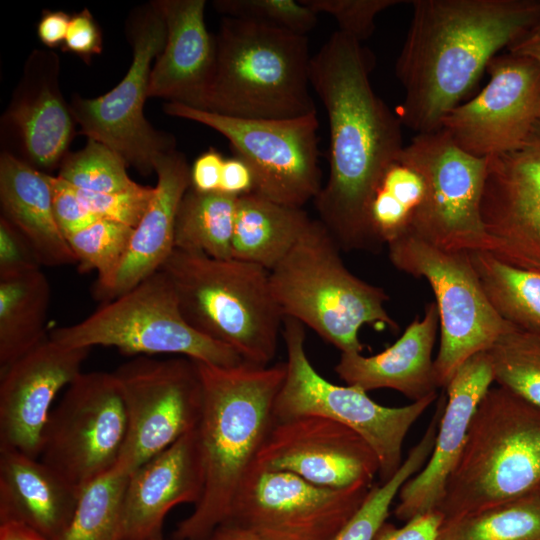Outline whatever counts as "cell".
<instances>
[{
    "label": "cell",
    "instance_id": "1",
    "mask_svg": "<svg viewBox=\"0 0 540 540\" xmlns=\"http://www.w3.org/2000/svg\"><path fill=\"white\" fill-rule=\"evenodd\" d=\"M370 53L335 31L311 57L310 85L329 122V176L315 197L318 220L342 250H374L366 208L385 167L403 150L402 123L372 89Z\"/></svg>",
    "mask_w": 540,
    "mask_h": 540
},
{
    "label": "cell",
    "instance_id": "2",
    "mask_svg": "<svg viewBox=\"0 0 540 540\" xmlns=\"http://www.w3.org/2000/svg\"><path fill=\"white\" fill-rule=\"evenodd\" d=\"M396 61L404 98L397 116L417 134L440 129L489 61L537 25L540 1L415 0Z\"/></svg>",
    "mask_w": 540,
    "mask_h": 540
},
{
    "label": "cell",
    "instance_id": "3",
    "mask_svg": "<svg viewBox=\"0 0 540 540\" xmlns=\"http://www.w3.org/2000/svg\"><path fill=\"white\" fill-rule=\"evenodd\" d=\"M196 364L203 390L196 432L204 487L191 514L178 523L174 540H211L228 520L275 422L274 404L286 372L285 362L260 366L244 361L231 367Z\"/></svg>",
    "mask_w": 540,
    "mask_h": 540
},
{
    "label": "cell",
    "instance_id": "4",
    "mask_svg": "<svg viewBox=\"0 0 540 540\" xmlns=\"http://www.w3.org/2000/svg\"><path fill=\"white\" fill-rule=\"evenodd\" d=\"M202 109L240 119H293L317 113L310 93L307 35L223 17Z\"/></svg>",
    "mask_w": 540,
    "mask_h": 540
},
{
    "label": "cell",
    "instance_id": "5",
    "mask_svg": "<svg viewBox=\"0 0 540 540\" xmlns=\"http://www.w3.org/2000/svg\"><path fill=\"white\" fill-rule=\"evenodd\" d=\"M540 407L497 386L481 399L438 511L443 522L537 493Z\"/></svg>",
    "mask_w": 540,
    "mask_h": 540
},
{
    "label": "cell",
    "instance_id": "6",
    "mask_svg": "<svg viewBox=\"0 0 540 540\" xmlns=\"http://www.w3.org/2000/svg\"><path fill=\"white\" fill-rule=\"evenodd\" d=\"M171 280L186 322L235 350L248 363L275 357L284 316L269 271L235 258L174 249L161 269Z\"/></svg>",
    "mask_w": 540,
    "mask_h": 540
},
{
    "label": "cell",
    "instance_id": "7",
    "mask_svg": "<svg viewBox=\"0 0 540 540\" xmlns=\"http://www.w3.org/2000/svg\"><path fill=\"white\" fill-rule=\"evenodd\" d=\"M341 248L320 220H312L289 253L269 272L273 296L284 317L307 325L341 353H361L364 325L397 329L381 287L345 266Z\"/></svg>",
    "mask_w": 540,
    "mask_h": 540
},
{
    "label": "cell",
    "instance_id": "8",
    "mask_svg": "<svg viewBox=\"0 0 540 540\" xmlns=\"http://www.w3.org/2000/svg\"><path fill=\"white\" fill-rule=\"evenodd\" d=\"M49 338L65 347H114L135 356L172 354L222 367L244 362L231 347L186 322L174 286L162 270L102 303L84 320L53 329Z\"/></svg>",
    "mask_w": 540,
    "mask_h": 540
},
{
    "label": "cell",
    "instance_id": "9",
    "mask_svg": "<svg viewBox=\"0 0 540 540\" xmlns=\"http://www.w3.org/2000/svg\"><path fill=\"white\" fill-rule=\"evenodd\" d=\"M286 372L274 404L275 421L320 416L358 433L379 461L380 483L388 481L403 463V443L411 427L436 400L437 393L400 407L376 403L353 385H336L322 377L305 351L304 325L283 319Z\"/></svg>",
    "mask_w": 540,
    "mask_h": 540
},
{
    "label": "cell",
    "instance_id": "10",
    "mask_svg": "<svg viewBox=\"0 0 540 540\" xmlns=\"http://www.w3.org/2000/svg\"><path fill=\"white\" fill-rule=\"evenodd\" d=\"M387 246L395 268L424 278L433 290L440 325L434 369L438 387L445 388L464 362L515 326L489 302L468 252L442 250L412 232Z\"/></svg>",
    "mask_w": 540,
    "mask_h": 540
},
{
    "label": "cell",
    "instance_id": "11",
    "mask_svg": "<svg viewBox=\"0 0 540 540\" xmlns=\"http://www.w3.org/2000/svg\"><path fill=\"white\" fill-rule=\"evenodd\" d=\"M125 35L132 63L123 79L97 98L74 95L69 106L81 134L114 150L139 173L150 175L155 159L176 149L174 137L153 128L143 113L152 62L167 39L166 23L155 1L130 12Z\"/></svg>",
    "mask_w": 540,
    "mask_h": 540
},
{
    "label": "cell",
    "instance_id": "12",
    "mask_svg": "<svg viewBox=\"0 0 540 540\" xmlns=\"http://www.w3.org/2000/svg\"><path fill=\"white\" fill-rule=\"evenodd\" d=\"M163 111L222 134L250 166L254 193L303 207L322 188L317 113L293 119H240L166 102Z\"/></svg>",
    "mask_w": 540,
    "mask_h": 540
},
{
    "label": "cell",
    "instance_id": "13",
    "mask_svg": "<svg viewBox=\"0 0 540 540\" xmlns=\"http://www.w3.org/2000/svg\"><path fill=\"white\" fill-rule=\"evenodd\" d=\"M127 433V411L114 373L81 372L50 413L39 460L80 492L117 465Z\"/></svg>",
    "mask_w": 540,
    "mask_h": 540
},
{
    "label": "cell",
    "instance_id": "14",
    "mask_svg": "<svg viewBox=\"0 0 540 540\" xmlns=\"http://www.w3.org/2000/svg\"><path fill=\"white\" fill-rule=\"evenodd\" d=\"M128 418L127 439L115 466L131 473L194 430L203 408L196 361L183 356H137L114 372Z\"/></svg>",
    "mask_w": 540,
    "mask_h": 540
},
{
    "label": "cell",
    "instance_id": "15",
    "mask_svg": "<svg viewBox=\"0 0 540 540\" xmlns=\"http://www.w3.org/2000/svg\"><path fill=\"white\" fill-rule=\"evenodd\" d=\"M373 485L344 489L315 485L287 471L255 464L228 520L261 540H332L362 505Z\"/></svg>",
    "mask_w": 540,
    "mask_h": 540
},
{
    "label": "cell",
    "instance_id": "16",
    "mask_svg": "<svg viewBox=\"0 0 540 540\" xmlns=\"http://www.w3.org/2000/svg\"><path fill=\"white\" fill-rule=\"evenodd\" d=\"M406 149L428 186L410 232L442 250L495 256L496 244L481 218L487 158L463 151L442 129L416 134Z\"/></svg>",
    "mask_w": 540,
    "mask_h": 540
},
{
    "label": "cell",
    "instance_id": "17",
    "mask_svg": "<svg viewBox=\"0 0 540 540\" xmlns=\"http://www.w3.org/2000/svg\"><path fill=\"white\" fill-rule=\"evenodd\" d=\"M487 85L451 110L440 129L463 151L489 158L522 144L540 122V66L507 52L492 58Z\"/></svg>",
    "mask_w": 540,
    "mask_h": 540
},
{
    "label": "cell",
    "instance_id": "18",
    "mask_svg": "<svg viewBox=\"0 0 540 540\" xmlns=\"http://www.w3.org/2000/svg\"><path fill=\"white\" fill-rule=\"evenodd\" d=\"M254 464L331 489L374 485L379 474L375 452L358 433L320 416L275 421Z\"/></svg>",
    "mask_w": 540,
    "mask_h": 540
},
{
    "label": "cell",
    "instance_id": "19",
    "mask_svg": "<svg viewBox=\"0 0 540 540\" xmlns=\"http://www.w3.org/2000/svg\"><path fill=\"white\" fill-rule=\"evenodd\" d=\"M481 218L496 258L540 271V122L518 147L487 158Z\"/></svg>",
    "mask_w": 540,
    "mask_h": 540
},
{
    "label": "cell",
    "instance_id": "20",
    "mask_svg": "<svg viewBox=\"0 0 540 540\" xmlns=\"http://www.w3.org/2000/svg\"><path fill=\"white\" fill-rule=\"evenodd\" d=\"M89 351L62 346L48 337L0 369V449L39 459L52 403L81 373Z\"/></svg>",
    "mask_w": 540,
    "mask_h": 540
},
{
    "label": "cell",
    "instance_id": "21",
    "mask_svg": "<svg viewBox=\"0 0 540 540\" xmlns=\"http://www.w3.org/2000/svg\"><path fill=\"white\" fill-rule=\"evenodd\" d=\"M56 53L34 50L2 117V128L13 138L16 158L46 173L68 154L75 120L60 84Z\"/></svg>",
    "mask_w": 540,
    "mask_h": 540
},
{
    "label": "cell",
    "instance_id": "22",
    "mask_svg": "<svg viewBox=\"0 0 540 540\" xmlns=\"http://www.w3.org/2000/svg\"><path fill=\"white\" fill-rule=\"evenodd\" d=\"M494 382L487 352L464 362L446 389V403L432 453L424 467L401 487L394 515L402 522L438 511L445 486L464 449L471 419Z\"/></svg>",
    "mask_w": 540,
    "mask_h": 540
},
{
    "label": "cell",
    "instance_id": "23",
    "mask_svg": "<svg viewBox=\"0 0 540 540\" xmlns=\"http://www.w3.org/2000/svg\"><path fill=\"white\" fill-rule=\"evenodd\" d=\"M204 474L196 428L129 474L121 540L160 537L164 519L175 506L196 504Z\"/></svg>",
    "mask_w": 540,
    "mask_h": 540
},
{
    "label": "cell",
    "instance_id": "24",
    "mask_svg": "<svg viewBox=\"0 0 540 540\" xmlns=\"http://www.w3.org/2000/svg\"><path fill=\"white\" fill-rule=\"evenodd\" d=\"M167 27L165 46L151 69L148 97L202 109L210 87L216 42L206 27L205 0H156Z\"/></svg>",
    "mask_w": 540,
    "mask_h": 540
},
{
    "label": "cell",
    "instance_id": "25",
    "mask_svg": "<svg viewBox=\"0 0 540 540\" xmlns=\"http://www.w3.org/2000/svg\"><path fill=\"white\" fill-rule=\"evenodd\" d=\"M154 171L157 174L154 195L134 228L112 283L96 297L102 303L124 294L159 271L175 249V221L180 202L191 185V167L185 155L173 149L155 159Z\"/></svg>",
    "mask_w": 540,
    "mask_h": 540
},
{
    "label": "cell",
    "instance_id": "26",
    "mask_svg": "<svg viewBox=\"0 0 540 540\" xmlns=\"http://www.w3.org/2000/svg\"><path fill=\"white\" fill-rule=\"evenodd\" d=\"M438 324L437 305L430 302L423 317L415 318L391 346L372 356L341 353L335 372L347 385L366 392L388 388L412 402L436 394L432 352Z\"/></svg>",
    "mask_w": 540,
    "mask_h": 540
},
{
    "label": "cell",
    "instance_id": "27",
    "mask_svg": "<svg viewBox=\"0 0 540 540\" xmlns=\"http://www.w3.org/2000/svg\"><path fill=\"white\" fill-rule=\"evenodd\" d=\"M79 491L39 459L0 449V522L28 525L49 540H62Z\"/></svg>",
    "mask_w": 540,
    "mask_h": 540
},
{
    "label": "cell",
    "instance_id": "28",
    "mask_svg": "<svg viewBox=\"0 0 540 540\" xmlns=\"http://www.w3.org/2000/svg\"><path fill=\"white\" fill-rule=\"evenodd\" d=\"M1 216L28 241L44 266L76 263L53 212L49 174L4 151L0 156Z\"/></svg>",
    "mask_w": 540,
    "mask_h": 540
},
{
    "label": "cell",
    "instance_id": "29",
    "mask_svg": "<svg viewBox=\"0 0 540 540\" xmlns=\"http://www.w3.org/2000/svg\"><path fill=\"white\" fill-rule=\"evenodd\" d=\"M312 220L302 207L284 205L254 192L242 195L237 200L232 258L270 272Z\"/></svg>",
    "mask_w": 540,
    "mask_h": 540
},
{
    "label": "cell",
    "instance_id": "30",
    "mask_svg": "<svg viewBox=\"0 0 540 540\" xmlns=\"http://www.w3.org/2000/svg\"><path fill=\"white\" fill-rule=\"evenodd\" d=\"M427 188L423 170L404 146L381 173L367 204L366 225L374 250L412 230Z\"/></svg>",
    "mask_w": 540,
    "mask_h": 540
},
{
    "label": "cell",
    "instance_id": "31",
    "mask_svg": "<svg viewBox=\"0 0 540 540\" xmlns=\"http://www.w3.org/2000/svg\"><path fill=\"white\" fill-rule=\"evenodd\" d=\"M50 295L41 269L0 278V369L49 337Z\"/></svg>",
    "mask_w": 540,
    "mask_h": 540
},
{
    "label": "cell",
    "instance_id": "32",
    "mask_svg": "<svg viewBox=\"0 0 540 540\" xmlns=\"http://www.w3.org/2000/svg\"><path fill=\"white\" fill-rule=\"evenodd\" d=\"M238 197L219 191L189 188L176 216L175 249L200 252L217 259L232 258V238Z\"/></svg>",
    "mask_w": 540,
    "mask_h": 540
},
{
    "label": "cell",
    "instance_id": "33",
    "mask_svg": "<svg viewBox=\"0 0 540 540\" xmlns=\"http://www.w3.org/2000/svg\"><path fill=\"white\" fill-rule=\"evenodd\" d=\"M469 256L495 311L515 327L540 330V271L513 266L485 252Z\"/></svg>",
    "mask_w": 540,
    "mask_h": 540
},
{
    "label": "cell",
    "instance_id": "34",
    "mask_svg": "<svg viewBox=\"0 0 540 540\" xmlns=\"http://www.w3.org/2000/svg\"><path fill=\"white\" fill-rule=\"evenodd\" d=\"M446 403L440 396L433 416L421 439L409 451L399 470L386 482L375 483L350 520L332 540H374L386 522L390 508L403 484L416 475L428 461L435 443L438 425Z\"/></svg>",
    "mask_w": 540,
    "mask_h": 540
},
{
    "label": "cell",
    "instance_id": "35",
    "mask_svg": "<svg viewBox=\"0 0 540 540\" xmlns=\"http://www.w3.org/2000/svg\"><path fill=\"white\" fill-rule=\"evenodd\" d=\"M438 540H540V495L442 522Z\"/></svg>",
    "mask_w": 540,
    "mask_h": 540
},
{
    "label": "cell",
    "instance_id": "36",
    "mask_svg": "<svg viewBox=\"0 0 540 540\" xmlns=\"http://www.w3.org/2000/svg\"><path fill=\"white\" fill-rule=\"evenodd\" d=\"M129 474L114 467L83 487L62 540H121Z\"/></svg>",
    "mask_w": 540,
    "mask_h": 540
},
{
    "label": "cell",
    "instance_id": "37",
    "mask_svg": "<svg viewBox=\"0 0 540 540\" xmlns=\"http://www.w3.org/2000/svg\"><path fill=\"white\" fill-rule=\"evenodd\" d=\"M486 352L494 382L540 407V330L513 327Z\"/></svg>",
    "mask_w": 540,
    "mask_h": 540
},
{
    "label": "cell",
    "instance_id": "38",
    "mask_svg": "<svg viewBox=\"0 0 540 540\" xmlns=\"http://www.w3.org/2000/svg\"><path fill=\"white\" fill-rule=\"evenodd\" d=\"M134 228L125 224L98 219L91 225L68 234L65 238L72 249L78 270L97 272L93 286L96 298L112 283L127 252Z\"/></svg>",
    "mask_w": 540,
    "mask_h": 540
},
{
    "label": "cell",
    "instance_id": "39",
    "mask_svg": "<svg viewBox=\"0 0 540 540\" xmlns=\"http://www.w3.org/2000/svg\"><path fill=\"white\" fill-rule=\"evenodd\" d=\"M124 159L108 146L94 139L77 152L64 157L59 174L73 187L95 193H111L137 185L127 173Z\"/></svg>",
    "mask_w": 540,
    "mask_h": 540
},
{
    "label": "cell",
    "instance_id": "40",
    "mask_svg": "<svg viewBox=\"0 0 540 540\" xmlns=\"http://www.w3.org/2000/svg\"><path fill=\"white\" fill-rule=\"evenodd\" d=\"M224 17L242 18L307 35L317 24V14L300 0H215Z\"/></svg>",
    "mask_w": 540,
    "mask_h": 540
},
{
    "label": "cell",
    "instance_id": "41",
    "mask_svg": "<svg viewBox=\"0 0 540 540\" xmlns=\"http://www.w3.org/2000/svg\"><path fill=\"white\" fill-rule=\"evenodd\" d=\"M316 14L333 16L338 31L362 42L375 29V18L383 10L403 3L401 0H300Z\"/></svg>",
    "mask_w": 540,
    "mask_h": 540
},
{
    "label": "cell",
    "instance_id": "42",
    "mask_svg": "<svg viewBox=\"0 0 540 540\" xmlns=\"http://www.w3.org/2000/svg\"><path fill=\"white\" fill-rule=\"evenodd\" d=\"M75 190L83 204L99 219L119 222L132 228L139 224L155 192V188L140 184L111 193Z\"/></svg>",
    "mask_w": 540,
    "mask_h": 540
},
{
    "label": "cell",
    "instance_id": "43",
    "mask_svg": "<svg viewBox=\"0 0 540 540\" xmlns=\"http://www.w3.org/2000/svg\"><path fill=\"white\" fill-rule=\"evenodd\" d=\"M49 180L53 191L54 216L65 237L99 219L83 204L71 184L50 174Z\"/></svg>",
    "mask_w": 540,
    "mask_h": 540
},
{
    "label": "cell",
    "instance_id": "44",
    "mask_svg": "<svg viewBox=\"0 0 540 540\" xmlns=\"http://www.w3.org/2000/svg\"><path fill=\"white\" fill-rule=\"evenodd\" d=\"M40 263L24 236L0 217V278L40 269Z\"/></svg>",
    "mask_w": 540,
    "mask_h": 540
},
{
    "label": "cell",
    "instance_id": "45",
    "mask_svg": "<svg viewBox=\"0 0 540 540\" xmlns=\"http://www.w3.org/2000/svg\"><path fill=\"white\" fill-rule=\"evenodd\" d=\"M63 45L85 61L102 52L100 28L87 8L71 17Z\"/></svg>",
    "mask_w": 540,
    "mask_h": 540
},
{
    "label": "cell",
    "instance_id": "46",
    "mask_svg": "<svg viewBox=\"0 0 540 540\" xmlns=\"http://www.w3.org/2000/svg\"><path fill=\"white\" fill-rule=\"evenodd\" d=\"M442 522L439 511L418 515L401 527L385 522L374 540H438Z\"/></svg>",
    "mask_w": 540,
    "mask_h": 540
},
{
    "label": "cell",
    "instance_id": "47",
    "mask_svg": "<svg viewBox=\"0 0 540 540\" xmlns=\"http://www.w3.org/2000/svg\"><path fill=\"white\" fill-rule=\"evenodd\" d=\"M224 161L213 148L199 155L191 166L190 187L202 193L219 191Z\"/></svg>",
    "mask_w": 540,
    "mask_h": 540
},
{
    "label": "cell",
    "instance_id": "48",
    "mask_svg": "<svg viewBox=\"0 0 540 540\" xmlns=\"http://www.w3.org/2000/svg\"><path fill=\"white\" fill-rule=\"evenodd\" d=\"M254 188V175L246 161L238 156L225 159L219 192L240 197L253 193Z\"/></svg>",
    "mask_w": 540,
    "mask_h": 540
},
{
    "label": "cell",
    "instance_id": "49",
    "mask_svg": "<svg viewBox=\"0 0 540 540\" xmlns=\"http://www.w3.org/2000/svg\"><path fill=\"white\" fill-rule=\"evenodd\" d=\"M71 17L64 11H43L37 26L43 44L53 48L64 43Z\"/></svg>",
    "mask_w": 540,
    "mask_h": 540
},
{
    "label": "cell",
    "instance_id": "50",
    "mask_svg": "<svg viewBox=\"0 0 540 540\" xmlns=\"http://www.w3.org/2000/svg\"><path fill=\"white\" fill-rule=\"evenodd\" d=\"M0 540H49L42 534L17 521L0 522Z\"/></svg>",
    "mask_w": 540,
    "mask_h": 540
},
{
    "label": "cell",
    "instance_id": "51",
    "mask_svg": "<svg viewBox=\"0 0 540 540\" xmlns=\"http://www.w3.org/2000/svg\"><path fill=\"white\" fill-rule=\"evenodd\" d=\"M507 50L517 55L529 57L540 66V27L534 28Z\"/></svg>",
    "mask_w": 540,
    "mask_h": 540
},
{
    "label": "cell",
    "instance_id": "52",
    "mask_svg": "<svg viewBox=\"0 0 540 540\" xmlns=\"http://www.w3.org/2000/svg\"><path fill=\"white\" fill-rule=\"evenodd\" d=\"M151 540H164L162 536ZM211 540H261L253 533L235 527L222 526L215 530Z\"/></svg>",
    "mask_w": 540,
    "mask_h": 540
},
{
    "label": "cell",
    "instance_id": "53",
    "mask_svg": "<svg viewBox=\"0 0 540 540\" xmlns=\"http://www.w3.org/2000/svg\"><path fill=\"white\" fill-rule=\"evenodd\" d=\"M536 27H540V18H539V21H538V25H537ZM536 27H535V28H536Z\"/></svg>",
    "mask_w": 540,
    "mask_h": 540
},
{
    "label": "cell",
    "instance_id": "54",
    "mask_svg": "<svg viewBox=\"0 0 540 540\" xmlns=\"http://www.w3.org/2000/svg\"><path fill=\"white\" fill-rule=\"evenodd\" d=\"M537 493H538V494L540 495V489L538 490V492H537Z\"/></svg>",
    "mask_w": 540,
    "mask_h": 540
}]
</instances>
